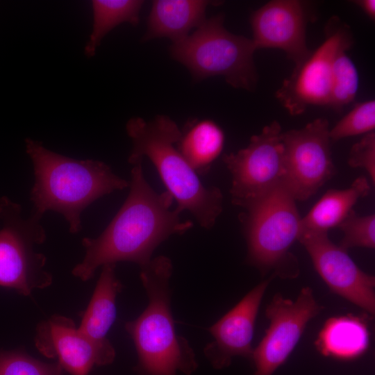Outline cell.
I'll use <instances>...</instances> for the list:
<instances>
[{
    "instance_id": "cell-10",
    "label": "cell",
    "mask_w": 375,
    "mask_h": 375,
    "mask_svg": "<svg viewBox=\"0 0 375 375\" xmlns=\"http://www.w3.org/2000/svg\"><path fill=\"white\" fill-rule=\"evenodd\" d=\"M353 44L349 27L338 17L331 18L323 43L284 80L276 97L290 115L303 112L311 105L328 106L332 66L335 56Z\"/></svg>"
},
{
    "instance_id": "cell-7",
    "label": "cell",
    "mask_w": 375,
    "mask_h": 375,
    "mask_svg": "<svg viewBox=\"0 0 375 375\" xmlns=\"http://www.w3.org/2000/svg\"><path fill=\"white\" fill-rule=\"evenodd\" d=\"M42 217L32 213L25 219L21 205L0 198V285L29 295L51 285L53 276L44 269L47 258L35 245L47 239Z\"/></svg>"
},
{
    "instance_id": "cell-15",
    "label": "cell",
    "mask_w": 375,
    "mask_h": 375,
    "mask_svg": "<svg viewBox=\"0 0 375 375\" xmlns=\"http://www.w3.org/2000/svg\"><path fill=\"white\" fill-rule=\"evenodd\" d=\"M270 279L257 285L208 328L213 340L204 347L203 353L215 369L228 367L236 356L251 359L256 320Z\"/></svg>"
},
{
    "instance_id": "cell-1",
    "label": "cell",
    "mask_w": 375,
    "mask_h": 375,
    "mask_svg": "<svg viewBox=\"0 0 375 375\" xmlns=\"http://www.w3.org/2000/svg\"><path fill=\"white\" fill-rule=\"evenodd\" d=\"M129 188L125 201L104 231L97 238L82 240L85 256L72 273L83 281L106 264L128 261L140 268L147 265L161 243L193 226L182 221L176 209H170L174 199L167 191L158 193L149 185L142 161L133 165Z\"/></svg>"
},
{
    "instance_id": "cell-24",
    "label": "cell",
    "mask_w": 375,
    "mask_h": 375,
    "mask_svg": "<svg viewBox=\"0 0 375 375\" xmlns=\"http://www.w3.org/2000/svg\"><path fill=\"white\" fill-rule=\"evenodd\" d=\"M344 233L340 247L345 250L353 247H375V215L360 216L352 210L338 226Z\"/></svg>"
},
{
    "instance_id": "cell-22",
    "label": "cell",
    "mask_w": 375,
    "mask_h": 375,
    "mask_svg": "<svg viewBox=\"0 0 375 375\" xmlns=\"http://www.w3.org/2000/svg\"><path fill=\"white\" fill-rule=\"evenodd\" d=\"M342 50L335 56L332 66L331 87L328 105L340 112L352 102L357 94L359 78L351 59Z\"/></svg>"
},
{
    "instance_id": "cell-8",
    "label": "cell",
    "mask_w": 375,
    "mask_h": 375,
    "mask_svg": "<svg viewBox=\"0 0 375 375\" xmlns=\"http://www.w3.org/2000/svg\"><path fill=\"white\" fill-rule=\"evenodd\" d=\"M281 126L277 121L253 135L249 144L236 153L223 156L232 177L233 204L242 206L271 190L283 180L284 151Z\"/></svg>"
},
{
    "instance_id": "cell-12",
    "label": "cell",
    "mask_w": 375,
    "mask_h": 375,
    "mask_svg": "<svg viewBox=\"0 0 375 375\" xmlns=\"http://www.w3.org/2000/svg\"><path fill=\"white\" fill-rule=\"evenodd\" d=\"M298 241L304 246L315 270L333 292L374 315V276L362 272L347 251L331 241L326 232L302 231Z\"/></svg>"
},
{
    "instance_id": "cell-6",
    "label": "cell",
    "mask_w": 375,
    "mask_h": 375,
    "mask_svg": "<svg viewBox=\"0 0 375 375\" xmlns=\"http://www.w3.org/2000/svg\"><path fill=\"white\" fill-rule=\"evenodd\" d=\"M257 50L253 40L228 31L224 15H214L185 39L170 47L172 58L185 66L193 79L222 76L235 88L253 91L258 74L253 62Z\"/></svg>"
},
{
    "instance_id": "cell-14",
    "label": "cell",
    "mask_w": 375,
    "mask_h": 375,
    "mask_svg": "<svg viewBox=\"0 0 375 375\" xmlns=\"http://www.w3.org/2000/svg\"><path fill=\"white\" fill-rule=\"evenodd\" d=\"M35 344L47 358L58 362L72 375H88L94 365L112 363L115 358L113 346L101 345L91 340L65 316L52 315L36 328Z\"/></svg>"
},
{
    "instance_id": "cell-20",
    "label": "cell",
    "mask_w": 375,
    "mask_h": 375,
    "mask_svg": "<svg viewBox=\"0 0 375 375\" xmlns=\"http://www.w3.org/2000/svg\"><path fill=\"white\" fill-rule=\"evenodd\" d=\"M224 139L223 130L214 121L194 120L181 131L176 147L198 175H205L221 154Z\"/></svg>"
},
{
    "instance_id": "cell-2",
    "label": "cell",
    "mask_w": 375,
    "mask_h": 375,
    "mask_svg": "<svg viewBox=\"0 0 375 375\" xmlns=\"http://www.w3.org/2000/svg\"><path fill=\"white\" fill-rule=\"evenodd\" d=\"M26 152L33 166L34 184L30 192L33 214L47 211L63 216L71 233L82 230L81 214L98 199L129 187V181L115 174L106 163L77 160L45 148L31 138L25 140Z\"/></svg>"
},
{
    "instance_id": "cell-17",
    "label": "cell",
    "mask_w": 375,
    "mask_h": 375,
    "mask_svg": "<svg viewBox=\"0 0 375 375\" xmlns=\"http://www.w3.org/2000/svg\"><path fill=\"white\" fill-rule=\"evenodd\" d=\"M116 264L101 267L90 301L78 329L91 340L101 345L111 344L106 335L116 318V298L122 290L117 278Z\"/></svg>"
},
{
    "instance_id": "cell-4",
    "label": "cell",
    "mask_w": 375,
    "mask_h": 375,
    "mask_svg": "<svg viewBox=\"0 0 375 375\" xmlns=\"http://www.w3.org/2000/svg\"><path fill=\"white\" fill-rule=\"evenodd\" d=\"M172 272V260L165 256L140 268L148 304L138 317L125 324L136 349L139 375H190L198 367L189 342L175 329L169 287Z\"/></svg>"
},
{
    "instance_id": "cell-5",
    "label": "cell",
    "mask_w": 375,
    "mask_h": 375,
    "mask_svg": "<svg viewBox=\"0 0 375 375\" xmlns=\"http://www.w3.org/2000/svg\"><path fill=\"white\" fill-rule=\"evenodd\" d=\"M295 199L281 181L261 197L242 207L240 215L247 244V261L266 273L294 277L297 260L290 249L301 233V217Z\"/></svg>"
},
{
    "instance_id": "cell-19",
    "label": "cell",
    "mask_w": 375,
    "mask_h": 375,
    "mask_svg": "<svg viewBox=\"0 0 375 375\" xmlns=\"http://www.w3.org/2000/svg\"><path fill=\"white\" fill-rule=\"evenodd\" d=\"M370 185L364 176L357 178L344 190L331 189L301 220V232H326L338 227L353 210L358 200L368 194Z\"/></svg>"
},
{
    "instance_id": "cell-18",
    "label": "cell",
    "mask_w": 375,
    "mask_h": 375,
    "mask_svg": "<svg viewBox=\"0 0 375 375\" xmlns=\"http://www.w3.org/2000/svg\"><path fill=\"white\" fill-rule=\"evenodd\" d=\"M369 333L366 323L352 315L332 317L322 328L315 344L320 353L339 360H353L368 349Z\"/></svg>"
},
{
    "instance_id": "cell-3",
    "label": "cell",
    "mask_w": 375,
    "mask_h": 375,
    "mask_svg": "<svg viewBox=\"0 0 375 375\" xmlns=\"http://www.w3.org/2000/svg\"><path fill=\"white\" fill-rule=\"evenodd\" d=\"M126 131L132 142L128 162L133 165L148 158L176 201L175 209L190 212L201 227L212 228L223 210L222 193L217 187L203 185L178 151L181 130L176 123L164 115L150 121L136 117L126 122Z\"/></svg>"
},
{
    "instance_id": "cell-25",
    "label": "cell",
    "mask_w": 375,
    "mask_h": 375,
    "mask_svg": "<svg viewBox=\"0 0 375 375\" xmlns=\"http://www.w3.org/2000/svg\"><path fill=\"white\" fill-rule=\"evenodd\" d=\"M58 362L46 363L21 351H0V375H62Z\"/></svg>"
},
{
    "instance_id": "cell-27",
    "label": "cell",
    "mask_w": 375,
    "mask_h": 375,
    "mask_svg": "<svg viewBox=\"0 0 375 375\" xmlns=\"http://www.w3.org/2000/svg\"><path fill=\"white\" fill-rule=\"evenodd\" d=\"M365 13L372 19H375V1L374 0H360L355 1Z\"/></svg>"
},
{
    "instance_id": "cell-13",
    "label": "cell",
    "mask_w": 375,
    "mask_h": 375,
    "mask_svg": "<svg viewBox=\"0 0 375 375\" xmlns=\"http://www.w3.org/2000/svg\"><path fill=\"white\" fill-rule=\"evenodd\" d=\"M311 19L308 3L299 0H274L256 10L251 17L256 49H278L299 67L311 54L306 28Z\"/></svg>"
},
{
    "instance_id": "cell-21",
    "label": "cell",
    "mask_w": 375,
    "mask_h": 375,
    "mask_svg": "<svg viewBox=\"0 0 375 375\" xmlns=\"http://www.w3.org/2000/svg\"><path fill=\"white\" fill-rule=\"evenodd\" d=\"M143 3L140 0H93L92 31L84 49L85 55L94 56L103 38L120 24L128 22L137 26Z\"/></svg>"
},
{
    "instance_id": "cell-16",
    "label": "cell",
    "mask_w": 375,
    "mask_h": 375,
    "mask_svg": "<svg viewBox=\"0 0 375 375\" xmlns=\"http://www.w3.org/2000/svg\"><path fill=\"white\" fill-rule=\"evenodd\" d=\"M210 3L203 0L153 1L142 40L167 38L175 43L185 39L205 21Z\"/></svg>"
},
{
    "instance_id": "cell-26",
    "label": "cell",
    "mask_w": 375,
    "mask_h": 375,
    "mask_svg": "<svg viewBox=\"0 0 375 375\" xmlns=\"http://www.w3.org/2000/svg\"><path fill=\"white\" fill-rule=\"evenodd\" d=\"M348 164L350 167L363 168L375 183V133H367L354 144L349 152Z\"/></svg>"
},
{
    "instance_id": "cell-11",
    "label": "cell",
    "mask_w": 375,
    "mask_h": 375,
    "mask_svg": "<svg viewBox=\"0 0 375 375\" xmlns=\"http://www.w3.org/2000/svg\"><path fill=\"white\" fill-rule=\"evenodd\" d=\"M322 309L308 287L301 289L295 301L276 294L265 310L269 326L251 355L253 375H272L294 350L308 322Z\"/></svg>"
},
{
    "instance_id": "cell-9",
    "label": "cell",
    "mask_w": 375,
    "mask_h": 375,
    "mask_svg": "<svg viewBox=\"0 0 375 375\" xmlns=\"http://www.w3.org/2000/svg\"><path fill=\"white\" fill-rule=\"evenodd\" d=\"M328 122L316 119L301 129L282 133L284 173L282 182L298 201H306L335 174Z\"/></svg>"
},
{
    "instance_id": "cell-23",
    "label": "cell",
    "mask_w": 375,
    "mask_h": 375,
    "mask_svg": "<svg viewBox=\"0 0 375 375\" xmlns=\"http://www.w3.org/2000/svg\"><path fill=\"white\" fill-rule=\"evenodd\" d=\"M374 100L360 102L329 131L330 139L337 141L347 137L374 131Z\"/></svg>"
}]
</instances>
